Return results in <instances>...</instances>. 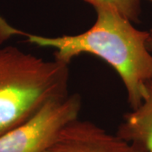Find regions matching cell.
<instances>
[{
	"label": "cell",
	"mask_w": 152,
	"mask_h": 152,
	"mask_svg": "<svg viewBox=\"0 0 152 152\" xmlns=\"http://www.w3.org/2000/svg\"><path fill=\"white\" fill-rule=\"evenodd\" d=\"M150 1H151V2H152V0H150Z\"/></svg>",
	"instance_id": "ba28073f"
},
{
	"label": "cell",
	"mask_w": 152,
	"mask_h": 152,
	"mask_svg": "<svg viewBox=\"0 0 152 152\" xmlns=\"http://www.w3.org/2000/svg\"><path fill=\"white\" fill-rule=\"evenodd\" d=\"M69 64L44 60L13 46L0 48V135L44 105L68 94Z\"/></svg>",
	"instance_id": "7a4b0ae2"
},
{
	"label": "cell",
	"mask_w": 152,
	"mask_h": 152,
	"mask_svg": "<svg viewBox=\"0 0 152 152\" xmlns=\"http://www.w3.org/2000/svg\"><path fill=\"white\" fill-rule=\"evenodd\" d=\"M80 108L78 94L50 101L26 122L0 135V152H44L64 127L78 118Z\"/></svg>",
	"instance_id": "3957f363"
},
{
	"label": "cell",
	"mask_w": 152,
	"mask_h": 152,
	"mask_svg": "<svg viewBox=\"0 0 152 152\" xmlns=\"http://www.w3.org/2000/svg\"><path fill=\"white\" fill-rule=\"evenodd\" d=\"M118 135L143 152H152V80L146 83L143 102L125 115Z\"/></svg>",
	"instance_id": "5b68a950"
},
{
	"label": "cell",
	"mask_w": 152,
	"mask_h": 152,
	"mask_svg": "<svg viewBox=\"0 0 152 152\" xmlns=\"http://www.w3.org/2000/svg\"><path fill=\"white\" fill-rule=\"evenodd\" d=\"M147 47L149 51L152 53V30L149 31V37H148V41H147Z\"/></svg>",
	"instance_id": "52a82bcc"
},
{
	"label": "cell",
	"mask_w": 152,
	"mask_h": 152,
	"mask_svg": "<svg viewBox=\"0 0 152 152\" xmlns=\"http://www.w3.org/2000/svg\"><path fill=\"white\" fill-rule=\"evenodd\" d=\"M95 10L97 15L95 24L78 35L42 37L22 32L3 22L0 37L20 34L31 43L54 48V59L67 64L83 53L101 58L120 76L134 110L143 102L146 83L152 80V54L147 47L149 31L136 29L129 20L113 8L98 6Z\"/></svg>",
	"instance_id": "6da1fadb"
},
{
	"label": "cell",
	"mask_w": 152,
	"mask_h": 152,
	"mask_svg": "<svg viewBox=\"0 0 152 152\" xmlns=\"http://www.w3.org/2000/svg\"><path fill=\"white\" fill-rule=\"evenodd\" d=\"M44 152H143L120 136L89 121L75 119L64 127Z\"/></svg>",
	"instance_id": "277c9868"
},
{
	"label": "cell",
	"mask_w": 152,
	"mask_h": 152,
	"mask_svg": "<svg viewBox=\"0 0 152 152\" xmlns=\"http://www.w3.org/2000/svg\"><path fill=\"white\" fill-rule=\"evenodd\" d=\"M94 8L107 6L118 11L131 22H138L140 15V0H86Z\"/></svg>",
	"instance_id": "8992f818"
}]
</instances>
